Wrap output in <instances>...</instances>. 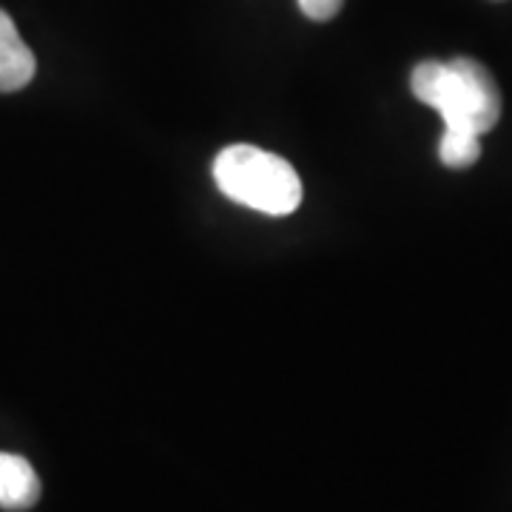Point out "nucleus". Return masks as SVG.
Here are the masks:
<instances>
[{
  "label": "nucleus",
  "mask_w": 512,
  "mask_h": 512,
  "mask_svg": "<svg viewBox=\"0 0 512 512\" xmlns=\"http://www.w3.org/2000/svg\"><path fill=\"white\" fill-rule=\"evenodd\" d=\"M345 0H299V9L302 15L311 20H330L339 15Z\"/></svg>",
  "instance_id": "nucleus-5"
},
{
  "label": "nucleus",
  "mask_w": 512,
  "mask_h": 512,
  "mask_svg": "<svg viewBox=\"0 0 512 512\" xmlns=\"http://www.w3.org/2000/svg\"><path fill=\"white\" fill-rule=\"evenodd\" d=\"M40 498V478L23 456L0 453V507L9 512L32 510Z\"/></svg>",
  "instance_id": "nucleus-4"
},
{
  "label": "nucleus",
  "mask_w": 512,
  "mask_h": 512,
  "mask_svg": "<svg viewBox=\"0 0 512 512\" xmlns=\"http://www.w3.org/2000/svg\"><path fill=\"white\" fill-rule=\"evenodd\" d=\"M410 89L444 120L439 143L441 163L467 168L481 154V134L493 131L501 117V94L493 74L470 57L424 60L410 74Z\"/></svg>",
  "instance_id": "nucleus-1"
},
{
  "label": "nucleus",
  "mask_w": 512,
  "mask_h": 512,
  "mask_svg": "<svg viewBox=\"0 0 512 512\" xmlns=\"http://www.w3.org/2000/svg\"><path fill=\"white\" fill-rule=\"evenodd\" d=\"M37 60L32 49L23 43L15 20L0 9V92H20L32 83Z\"/></svg>",
  "instance_id": "nucleus-3"
},
{
  "label": "nucleus",
  "mask_w": 512,
  "mask_h": 512,
  "mask_svg": "<svg viewBox=\"0 0 512 512\" xmlns=\"http://www.w3.org/2000/svg\"><path fill=\"white\" fill-rule=\"evenodd\" d=\"M214 180L228 200L268 217L293 214L302 202V180L293 165L245 143L222 148L214 160Z\"/></svg>",
  "instance_id": "nucleus-2"
}]
</instances>
